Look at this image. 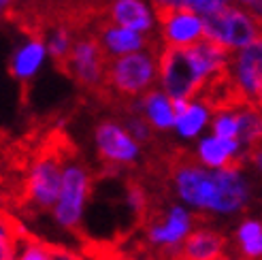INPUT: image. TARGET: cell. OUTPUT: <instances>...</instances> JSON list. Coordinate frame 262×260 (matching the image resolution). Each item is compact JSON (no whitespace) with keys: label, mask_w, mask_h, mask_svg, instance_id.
<instances>
[{"label":"cell","mask_w":262,"mask_h":260,"mask_svg":"<svg viewBox=\"0 0 262 260\" xmlns=\"http://www.w3.org/2000/svg\"><path fill=\"white\" fill-rule=\"evenodd\" d=\"M64 143L67 141L62 139L47 141L43 149L34 156L19 190L17 205L21 211L34 215L56 205L64 164L71 158V145H64Z\"/></svg>","instance_id":"obj_1"},{"label":"cell","mask_w":262,"mask_h":260,"mask_svg":"<svg viewBox=\"0 0 262 260\" xmlns=\"http://www.w3.org/2000/svg\"><path fill=\"white\" fill-rule=\"evenodd\" d=\"M211 75L207 62L203 60L196 43L186 47L164 45L158 54V79L162 92L175 100H194L199 96L203 83Z\"/></svg>","instance_id":"obj_2"},{"label":"cell","mask_w":262,"mask_h":260,"mask_svg":"<svg viewBox=\"0 0 262 260\" xmlns=\"http://www.w3.org/2000/svg\"><path fill=\"white\" fill-rule=\"evenodd\" d=\"M160 49H143L126 56L107 58L102 94L111 92L122 102H128L133 98H139L141 94H145L154 85L156 77H158Z\"/></svg>","instance_id":"obj_3"},{"label":"cell","mask_w":262,"mask_h":260,"mask_svg":"<svg viewBox=\"0 0 262 260\" xmlns=\"http://www.w3.org/2000/svg\"><path fill=\"white\" fill-rule=\"evenodd\" d=\"M92 190V173L79 158H69L62 171V186L54 205V218L60 228L77 232L81 226L83 207Z\"/></svg>","instance_id":"obj_4"},{"label":"cell","mask_w":262,"mask_h":260,"mask_svg":"<svg viewBox=\"0 0 262 260\" xmlns=\"http://www.w3.org/2000/svg\"><path fill=\"white\" fill-rule=\"evenodd\" d=\"M104 69H107V54L102 51L96 34H79L73 38V45L60 71L88 90V92H102L104 90Z\"/></svg>","instance_id":"obj_5"},{"label":"cell","mask_w":262,"mask_h":260,"mask_svg":"<svg viewBox=\"0 0 262 260\" xmlns=\"http://www.w3.org/2000/svg\"><path fill=\"white\" fill-rule=\"evenodd\" d=\"M201 19H203V36L211 38L215 43H222L228 49H241L262 36V28L250 13L230 5L215 13H209V15H201Z\"/></svg>","instance_id":"obj_6"},{"label":"cell","mask_w":262,"mask_h":260,"mask_svg":"<svg viewBox=\"0 0 262 260\" xmlns=\"http://www.w3.org/2000/svg\"><path fill=\"white\" fill-rule=\"evenodd\" d=\"M94 141L100 160L111 166L135 164L141 156L139 143L124 128V124H117L115 120L98 122L94 128Z\"/></svg>","instance_id":"obj_7"},{"label":"cell","mask_w":262,"mask_h":260,"mask_svg":"<svg viewBox=\"0 0 262 260\" xmlns=\"http://www.w3.org/2000/svg\"><path fill=\"white\" fill-rule=\"evenodd\" d=\"M94 34L98 38L102 51L107 54V58L126 56V54H133V51H143V49H160L158 41L154 36L124 28V26H117L109 19H96Z\"/></svg>","instance_id":"obj_8"},{"label":"cell","mask_w":262,"mask_h":260,"mask_svg":"<svg viewBox=\"0 0 262 260\" xmlns=\"http://www.w3.org/2000/svg\"><path fill=\"white\" fill-rule=\"evenodd\" d=\"M228 67L239 88L256 100L258 90L262 88V36L230 54Z\"/></svg>","instance_id":"obj_9"},{"label":"cell","mask_w":262,"mask_h":260,"mask_svg":"<svg viewBox=\"0 0 262 260\" xmlns=\"http://www.w3.org/2000/svg\"><path fill=\"white\" fill-rule=\"evenodd\" d=\"M160 21V32L164 45L186 47L203 38V19L192 9H177L162 15H156Z\"/></svg>","instance_id":"obj_10"},{"label":"cell","mask_w":262,"mask_h":260,"mask_svg":"<svg viewBox=\"0 0 262 260\" xmlns=\"http://www.w3.org/2000/svg\"><path fill=\"white\" fill-rule=\"evenodd\" d=\"M199 160L211 168H234L241 171L245 166V156L239 139H220V137H207L199 143L196 149Z\"/></svg>","instance_id":"obj_11"},{"label":"cell","mask_w":262,"mask_h":260,"mask_svg":"<svg viewBox=\"0 0 262 260\" xmlns=\"http://www.w3.org/2000/svg\"><path fill=\"white\" fill-rule=\"evenodd\" d=\"M226 248V235H222L220 230H213L209 226H201L196 230H190L188 237L181 241L177 260H211L224 256Z\"/></svg>","instance_id":"obj_12"},{"label":"cell","mask_w":262,"mask_h":260,"mask_svg":"<svg viewBox=\"0 0 262 260\" xmlns=\"http://www.w3.org/2000/svg\"><path fill=\"white\" fill-rule=\"evenodd\" d=\"M128 109H133L141 113L145 118L154 130H171L175 126V113L171 98H168L162 90L149 88L145 94H141L139 98H133L126 102Z\"/></svg>","instance_id":"obj_13"},{"label":"cell","mask_w":262,"mask_h":260,"mask_svg":"<svg viewBox=\"0 0 262 260\" xmlns=\"http://www.w3.org/2000/svg\"><path fill=\"white\" fill-rule=\"evenodd\" d=\"M107 17L109 21L124 26V28L149 34L154 28V17L143 0H107Z\"/></svg>","instance_id":"obj_14"},{"label":"cell","mask_w":262,"mask_h":260,"mask_svg":"<svg viewBox=\"0 0 262 260\" xmlns=\"http://www.w3.org/2000/svg\"><path fill=\"white\" fill-rule=\"evenodd\" d=\"M47 54V43L43 32H32V36L26 41L11 60V75L17 81H28L34 77L38 67L43 64Z\"/></svg>","instance_id":"obj_15"},{"label":"cell","mask_w":262,"mask_h":260,"mask_svg":"<svg viewBox=\"0 0 262 260\" xmlns=\"http://www.w3.org/2000/svg\"><path fill=\"white\" fill-rule=\"evenodd\" d=\"M239 115V143L241 147L247 149L252 145L262 143V109L256 102H250L247 107L237 111Z\"/></svg>","instance_id":"obj_16"},{"label":"cell","mask_w":262,"mask_h":260,"mask_svg":"<svg viewBox=\"0 0 262 260\" xmlns=\"http://www.w3.org/2000/svg\"><path fill=\"white\" fill-rule=\"evenodd\" d=\"M234 239L245 260L262 258V222L258 220H245L234 232Z\"/></svg>","instance_id":"obj_17"},{"label":"cell","mask_w":262,"mask_h":260,"mask_svg":"<svg viewBox=\"0 0 262 260\" xmlns=\"http://www.w3.org/2000/svg\"><path fill=\"white\" fill-rule=\"evenodd\" d=\"M207 120H209V109L203 105V102L192 100L188 111L175 120V128H177V133L181 137L192 139V137H196L205 128Z\"/></svg>","instance_id":"obj_18"},{"label":"cell","mask_w":262,"mask_h":260,"mask_svg":"<svg viewBox=\"0 0 262 260\" xmlns=\"http://www.w3.org/2000/svg\"><path fill=\"white\" fill-rule=\"evenodd\" d=\"M73 24H56L54 28L49 32V41H47V51L49 56L54 58L56 67L60 69L62 62L67 60L69 51H71V45H73Z\"/></svg>","instance_id":"obj_19"},{"label":"cell","mask_w":262,"mask_h":260,"mask_svg":"<svg viewBox=\"0 0 262 260\" xmlns=\"http://www.w3.org/2000/svg\"><path fill=\"white\" fill-rule=\"evenodd\" d=\"M122 124H124V128L128 130V133L133 135V139L137 143H143V145H151V143H154V128H151V124L143 118L141 113L128 109L126 102H124Z\"/></svg>","instance_id":"obj_20"},{"label":"cell","mask_w":262,"mask_h":260,"mask_svg":"<svg viewBox=\"0 0 262 260\" xmlns=\"http://www.w3.org/2000/svg\"><path fill=\"white\" fill-rule=\"evenodd\" d=\"M13 260H49L47 241H41V239L32 237L30 232H26V235L21 239H17V243H15Z\"/></svg>","instance_id":"obj_21"},{"label":"cell","mask_w":262,"mask_h":260,"mask_svg":"<svg viewBox=\"0 0 262 260\" xmlns=\"http://www.w3.org/2000/svg\"><path fill=\"white\" fill-rule=\"evenodd\" d=\"M213 135L220 139H237L239 137V115L237 111H220L213 113Z\"/></svg>","instance_id":"obj_22"},{"label":"cell","mask_w":262,"mask_h":260,"mask_svg":"<svg viewBox=\"0 0 262 260\" xmlns=\"http://www.w3.org/2000/svg\"><path fill=\"white\" fill-rule=\"evenodd\" d=\"M26 226L19 222L15 215H11L9 211L0 209V239H11V241H17L26 235Z\"/></svg>","instance_id":"obj_23"},{"label":"cell","mask_w":262,"mask_h":260,"mask_svg":"<svg viewBox=\"0 0 262 260\" xmlns=\"http://www.w3.org/2000/svg\"><path fill=\"white\" fill-rule=\"evenodd\" d=\"M85 254L90 260H137V256H128L115 248H109V245H104V243L90 245V248H85Z\"/></svg>","instance_id":"obj_24"},{"label":"cell","mask_w":262,"mask_h":260,"mask_svg":"<svg viewBox=\"0 0 262 260\" xmlns=\"http://www.w3.org/2000/svg\"><path fill=\"white\" fill-rule=\"evenodd\" d=\"M186 3L192 11L199 13V15H209V13H215L220 9H224L230 0H186Z\"/></svg>","instance_id":"obj_25"},{"label":"cell","mask_w":262,"mask_h":260,"mask_svg":"<svg viewBox=\"0 0 262 260\" xmlns=\"http://www.w3.org/2000/svg\"><path fill=\"white\" fill-rule=\"evenodd\" d=\"M49 248V260H85L81 254H75L64 245H54V243H47Z\"/></svg>","instance_id":"obj_26"},{"label":"cell","mask_w":262,"mask_h":260,"mask_svg":"<svg viewBox=\"0 0 262 260\" xmlns=\"http://www.w3.org/2000/svg\"><path fill=\"white\" fill-rule=\"evenodd\" d=\"M154 9L156 15H162L168 11H177V9H190L186 0H154Z\"/></svg>","instance_id":"obj_27"},{"label":"cell","mask_w":262,"mask_h":260,"mask_svg":"<svg viewBox=\"0 0 262 260\" xmlns=\"http://www.w3.org/2000/svg\"><path fill=\"white\" fill-rule=\"evenodd\" d=\"M243 156H245V160L247 162H252L258 171L262 173V143H258V145H252V147H247L243 149Z\"/></svg>","instance_id":"obj_28"},{"label":"cell","mask_w":262,"mask_h":260,"mask_svg":"<svg viewBox=\"0 0 262 260\" xmlns=\"http://www.w3.org/2000/svg\"><path fill=\"white\" fill-rule=\"evenodd\" d=\"M15 243L11 239H0V260H13V252H15Z\"/></svg>","instance_id":"obj_29"},{"label":"cell","mask_w":262,"mask_h":260,"mask_svg":"<svg viewBox=\"0 0 262 260\" xmlns=\"http://www.w3.org/2000/svg\"><path fill=\"white\" fill-rule=\"evenodd\" d=\"M256 105H258V107L262 109V88L258 90V96H256Z\"/></svg>","instance_id":"obj_30"},{"label":"cell","mask_w":262,"mask_h":260,"mask_svg":"<svg viewBox=\"0 0 262 260\" xmlns=\"http://www.w3.org/2000/svg\"><path fill=\"white\" fill-rule=\"evenodd\" d=\"M239 3H243V5H245V7H250V5H252V3H254V0H239Z\"/></svg>","instance_id":"obj_31"},{"label":"cell","mask_w":262,"mask_h":260,"mask_svg":"<svg viewBox=\"0 0 262 260\" xmlns=\"http://www.w3.org/2000/svg\"><path fill=\"white\" fill-rule=\"evenodd\" d=\"M13 0H0V7H5V5H11Z\"/></svg>","instance_id":"obj_32"},{"label":"cell","mask_w":262,"mask_h":260,"mask_svg":"<svg viewBox=\"0 0 262 260\" xmlns=\"http://www.w3.org/2000/svg\"><path fill=\"white\" fill-rule=\"evenodd\" d=\"M211 260H230V258H228V256L224 254V256H220V258H211Z\"/></svg>","instance_id":"obj_33"},{"label":"cell","mask_w":262,"mask_h":260,"mask_svg":"<svg viewBox=\"0 0 262 260\" xmlns=\"http://www.w3.org/2000/svg\"><path fill=\"white\" fill-rule=\"evenodd\" d=\"M0 205H3V199H0ZM0 209H3V207H0Z\"/></svg>","instance_id":"obj_34"}]
</instances>
